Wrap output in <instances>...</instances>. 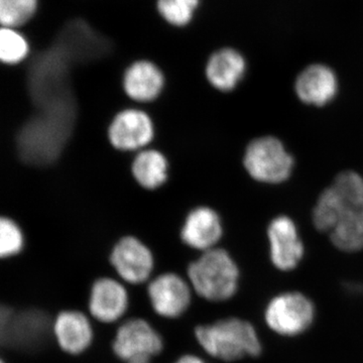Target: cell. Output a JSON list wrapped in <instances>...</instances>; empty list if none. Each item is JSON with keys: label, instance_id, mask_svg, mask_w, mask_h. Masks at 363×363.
<instances>
[{"label": "cell", "instance_id": "obj_2", "mask_svg": "<svg viewBox=\"0 0 363 363\" xmlns=\"http://www.w3.org/2000/svg\"><path fill=\"white\" fill-rule=\"evenodd\" d=\"M186 278L198 298L211 304H224L240 292L241 271L225 248L201 252L186 267Z\"/></svg>", "mask_w": 363, "mask_h": 363}, {"label": "cell", "instance_id": "obj_11", "mask_svg": "<svg viewBox=\"0 0 363 363\" xmlns=\"http://www.w3.org/2000/svg\"><path fill=\"white\" fill-rule=\"evenodd\" d=\"M107 136L117 150L140 152L154 140V121L147 112L140 109H123L112 118Z\"/></svg>", "mask_w": 363, "mask_h": 363}, {"label": "cell", "instance_id": "obj_19", "mask_svg": "<svg viewBox=\"0 0 363 363\" xmlns=\"http://www.w3.org/2000/svg\"><path fill=\"white\" fill-rule=\"evenodd\" d=\"M157 11L162 20L176 28H185L194 18L200 0H157Z\"/></svg>", "mask_w": 363, "mask_h": 363}, {"label": "cell", "instance_id": "obj_18", "mask_svg": "<svg viewBox=\"0 0 363 363\" xmlns=\"http://www.w3.org/2000/svg\"><path fill=\"white\" fill-rule=\"evenodd\" d=\"M333 247L340 252L355 253L363 250V208L348 210L329 233Z\"/></svg>", "mask_w": 363, "mask_h": 363}, {"label": "cell", "instance_id": "obj_8", "mask_svg": "<svg viewBox=\"0 0 363 363\" xmlns=\"http://www.w3.org/2000/svg\"><path fill=\"white\" fill-rule=\"evenodd\" d=\"M145 291L150 309L162 319H180L192 307V286L187 278L178 272H160L147 284Z\"/></svg>", "mask_w": 363, "mask_h": 363}, {"label": "cell", "instance_id": "obj_10", "mask_svg": "<svg viewBox=\"0 0 363 363\" xmlns=\"http://www.w3.org/2000/svg\"><path fill=\"white\" fill-rule=\"evenodd\" d=\"M269 257L272 266L279 272L297 269L305 257L304 241L290 217L281 215L267 226Z\"/></svg>", "mask_w": 363, "mask_h": 363}, {"label": "cell", "instance_id": "obj_1", "mask_svg": "<svg viewBox=\"0 0 363 363\" xmlns=\"http://www.w3.org/2000/svg\"><path fill=\"white\" fill-rule=\"evenodd\" d=\"M193 335L207 357L224 363L257 358L264 351L259 330L245 318L223 317L197 325Z\"/></svg>", "mask_w": 363, "mask_h": 363}, {"label": "cell", "instance_id": "obj_13", "mask_svg": "<svg viewBox=\"0 0 363 363\" xmlns=\"http://www.w3.org/2000/svg\"><path fill=\"white\" fill-rule=\"evenodd\" d=\"M223 233L219 214L212 208L199 206L191 210L186 216L180 238L186 247L201 253L218 247Z\"/></svg>", "mask_w": 363, "mask_h": 363}, {"label": "cell", "instance_id": "obj_7", "mask_svg": "<svg viewBox=\"0 0 363 363\" xmlns=\"http://www.w3.org/2000/svg\"><path fill=\"white\" fill-rule=\"evenodd\" d=\"M108 262L116 278L133 286L149 283L156 269L152 248L135 235L119 238L109 252Z\"/></svg>", "mask_w": 363, "mask_h": 363}, {"label": "cell", "instance_id": "obj_20", "mask_svg": "<svg viewBox=\"0 0 363 363\" xmlns=\"http://www.w3.org/2000/svg\"><path fill=\"white\" fill-rule=\"evenodd\" d=\"M30 45L23 33L16 28L0 30V60L6 65H18L28 58Z\"/></svg>", "mask_w": 363, "mask_h": 363}, {"label": "cell", "instance_id": "obj_6", "mask_svg": "<svg viewBox=\"0 0 363 363\" xmlns=\"http://www.w3.org/2000/svg\"><path fill=\"white\" fill-rule=\"evenodd\" d=\"M243 164L253 180L264 184H281L290 178L294 159L278 138L262 136L247 145Z\"/></svg>", "mask_w": 363, "mask_h": 363}, {"label": "cell", "instance_id": "obj_22", "mask_svg": "<svg viewBox=\"0 0 363 363\" xmlns=\"http://www.w3.org/2000/svg\"><path fill=\"white\" fill-rule=\"evenodd\" d=\"M25 233L21 226L11 217L0 219V257L11 259L25 250Z\"/></svg>", "mask_w": 363, "mask_h": 363}, {"label": "cell", "instance_id": "obj_14", "mask_svg": "<svg viewBox=\"0 0 363 363\" xmlns=\"http://www.w3.org/2000/svg\"><path fill=\"white\" fill-rule=\"evenodd\" d=\"M338 78L330 67L312 64L298 74L295 92L303 104L322 107L330 104L338 92Z\"/></svg>", "mask_w": 363, "mask_h": 363}, {"label": "cell", "instance_id": "obj_23", "mask_svg": "<svg viewBox=\"0 0 363 363\" xmlns=\"http://www.w3.org/2000/svg\"><path fill=\"white\" fill-rule=\"evenodd\" d=\"M172 363H208V362L196 353L186 352L177 357Z\"/></svg>", "mask_w": 363, "mask_h": 363}, {"label": "cell", "instance_id": "obj_16", "mask_svg": "<svg viewBox=\"0 0 363 363\" xmlns=\"http://www.w3.org/2000/svg\"><path fill=\"white\" fill-rule=\"evenodd\" d=\"M247 72V62L240 52L233 48L217 50L208 59L205 75L210 85L222 92L238 87Z\"/></svg>", "mask_w": 363, "mask_h": 363}, {"label": "cell", "instance_id": "obj_17", "mask_svg": "<svg viewBox=\"0 0 363 363\" xmlns=\"http://www.w3.org/2000/svg\"><path fill=\"white\" fill-rule=\"evenodd\" d=\"M131 174L140 187L145 190H156L168 180V160L160 150H140L131 164Z\"/></svg>", "mask_w": 363, "mask_h": 363}, {"label": "cell", "instance_id": "obj_4", "mask_svg": "<svg viewBox=\"0 0 363 363\" xmlns=\"http://www.w3.org/2000/svg\"><path fill=\"white\" fill-rule=\"evenodd\" d=\"M112 354L121 363H154L166 348L164 336L149 320L128 317L116 327L111 343Z\"/></svg>", "mask_w": 363, "mask_h": 363}, {"label": "cell", "instance_id": "obj_3", "mask_svg": "<svg viewBox=\"0 0 363 363\" xmlns=\"http://www.w3.org/2000/svg\"><path fill=\"white\" fill-rule=\"evenodd\" d=\"M317 318L314 301L297 290L281 291L269 298L262 310V320L274 335L298 338L311 330Z\"/></svg>", "mask_w": 363, "mask_h": 363}, {"label": "cell", "instance_id": "obj_21", "mask_svg": "<svg viewBox=\"0 0 363 363\" xmlns=\"http://www.w3.org/2000/svg\"><path fill=\"white\" fill-rule=\"evenodd\" d=\"M39 0H0V23L4 28H18L35 16Z\"/></svg>", "mask_w": 363, "mask_h": 363}, {"label": "cell", "instance_id": "obj_12", "mask_svg": "<svg viewBox=\"0 0 363 363\" xmlns=\"http://www.w3.org/2000/svg\"><path fill=\"white\" fill-rule=\"evenodd\" d=\"M52 331L57 347L68 357H81L94 342L91 318L80 309L60 310L52 320Z\"/></svg>", "mask_w": 363, "mask_h": 363}, {"label": "cell", "instance_id": "obj_9", "mask_svg": "<svg viewBox=\"0 0 363 363\" xmlns=\"http://www.w3.org/2000/svg\"><path fill=\"white\" fill-rule=\"evenodd\" d=\"M130 308V292L121 279L105 274L91 283L86 309L95 322L116 324L123 319Z\"/></svg>", "mask_w": 363, "mask_h": 363}, {"label": "cell", "instance_id": "obj_5", "mask_svg": "<svg viewBox=\"0 0 363 363\" xmlns=\"http://www.w3.org/2000/svg\"><path fill=\"white\" fill-rule=\"evenodd\" d=\"M363 208V178L353 171L339 174L318 198L313 223L320 233H330L348 210Z\"/></svg>", "mask_w": 363, "mask_h": 363}, {"label": "cell", "instance_id": "obj_15", "mask_svg": "<svg viewBox=\"0 0 363 363\" xmlns=\"http://www.w3.org/2000/svg\"><path fill=\"white\" fill-rule=\"evenodd\" d=\"M161 69L149 60L133 62L124 72L123 87L128 98L140 104L152 102L160 97L164 87Z\"/></svg>", "mask_w": 363, "mask_h": 363}]
</instances>
